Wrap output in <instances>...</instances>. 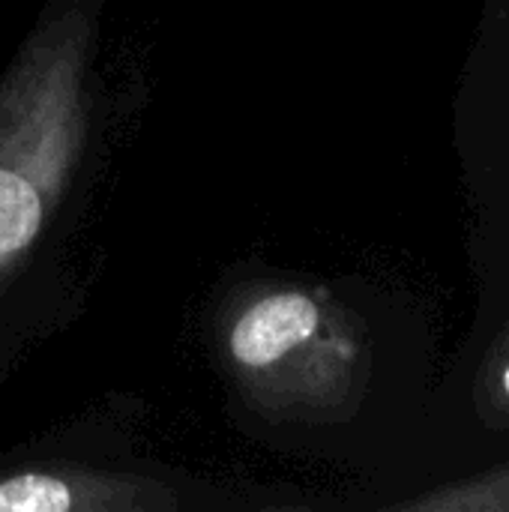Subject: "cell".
<instances>
[{
  "instance_id": "6da1fadb",
  "label": "cell",
  "mask_w": 509,
  "mask_h": 512,
  "mask_svg": "<svg viewBox=\"0 0 509 512\" xmlns=\"http://www.w3.org/2000/svg\"><path fill=\"white\" fill-rule=\"evenodd\" d=\"M150 99L111 0H39L0 69V390L84 318Z\"/></svg>"
},
{
  "instance_id": "7a4b0ae2",
  "label": "cell",
  "mask_w": 509,
  "mask_h": 512,
  "mask_svg": "<svg viewBox=\"0 0 509 512\" xmlns=\"http://www.w3.org/2000/svg\"><path fill=\"white\" fill-rule=\"evenodd\" d=\"M201 342L249 441L300 453L354 429L378 387V339L333 282L237 261L210 288Z\"/></svg>"
},
{
  "instance_id": "3957f363",
  "label": "cell",
  "mask_w": 509,
  "mask_h": 512,
  "mask_svg": "<svg viewBox=\"0 0 509 512\" xmlns=\"http://www.w3.org/2000/svg\"><path fill=\"white\" fill-rule=\"evenodd\" d=\"M147 402L108 393L69 420L0 450V512H300L324 504L159 459Z\"/></svg>"
},
{
  "instance_id": "277c9868",
  "label": "cell",
  "mask_w": 509,
  "mask_h": 512,
  "mask_svg": "<svg viewBox=\"0 0 509 512\" xmlns=\"http://www.w3.org/2000/svg\"><path fill=\"white\" fill-rule=\"evenodd\" d=\"M390 507L402 512H509V468L483 471Z\"/></svg>"
},
{
  "instance_id": "5b68a950",
  "label": "cell",
  "mask_w": 509,
  "mask_h": 512,
  "mask_svg": "<svg viewBox=\"0 0 509 512\" xmlns=\"http://www.w3.org/2000/svg\"><path fill=\"white\" fill-rule=\"evenodd\" d=\"M471 402L483 426L509 432V324L480 360Z\"/></svg>"
}]
</instances>
